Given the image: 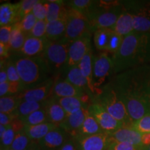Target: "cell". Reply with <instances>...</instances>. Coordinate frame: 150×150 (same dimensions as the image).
<instances>
[{"instance_id":"1","label":"cell","mask_w":150,"mask_h":150,"mask_svg":"<svg viewBox=\"0 0 150 150\" xmlns=\"http://www.w3.org/2000/svg\"><path fill=\"white\" fill-rule=\"evenodd\" d=\"M133 123L150 112V65L117 74L110 81Z\"/></svg>"},{"instance_id":"2","label":"cell","mask_w":150,"mask_h":150,"mask_svg":"<svg viewBox=\"0 0 150 150\" xmlns=\"http://www.w3.org/2000/svg\"><path fill=\"white\" fill-rule=\"evenodd\" d=\"M114 74L150 65V33L133 32L125 37L112 57Z\"/></svg>"},{"instance_id":"3","label":"cell","mask_w":150,"mask_h":150,"mask_svg":"<svg viewBox=\"0 0 150 150\" xmlns=\"http://www.w3.org/2000/svg\"><path fill=\"white\" fill-rule=\"evenodd\" d=\"M10 58L16 65L25 90L52 77L47 64L41 56L28 57L14 54Z\"/></svg>"},{"instance_id":"4","label":"cell","mask_w":150,"mask_h":150,"mask_svg":"<svg viewBox=\"0 0 150 150\" xmlns=\"http://www.w3.org/2000/svg\"><path fill=\"white\" fill-rule=\"evenodd\" d=\"M125 11L123 1H94L86 16L94 33L99 29H111Z\"/></svg>"},{"instance_id":"5","label":"cell","mask_w":150,"mask_h":150,"mask_svg":"<svg viewBox=\"0 0 150 150\" xmlns=\"http://www.w3.org/2000/svg\"><path fill=\"white\" fill-rule=\"evenodd\" d=\"M92 102L101 104L114 118L125 124V127H131L133 121L129 116L126 106L111 81L105 84L100 92L92 98Z\"/></svg>"},{"instance_id":"6","label":"cell","mask_w":150,"mask_h":150,"mask_svg":"<svg viewBox=\"0 0 150 150\" xmlns=\"http://www.w3.org/2000/svg\"><path fill=\"white\" fill-rule=\"evenodd\" d=\"M71 43L63 40L50 41L47 42L42 57L47 64L52 77L57 79L61 72H65L68 50Z\"/></svg>"},{"instance_id":"7","label":"cell","mask_w":150,"mask_h":150,"mask_svg":"<svg viewBox=\"0 0 150 150\" xmlns=\"http://www.w3.org/2000/svg\"><path fill=\"white\" fill-rule=\"evenodd\" d=\"M92 31L88 19L79 11L67 6V22L64 37L65 42L72 43L83 37H91Z\"/></svg>"},{"instance_id":"8","label":"cell","mask_w":150,"mask_h":150,"mask_svg":"<svg viewBox=\"0 0 150 150\" xmlns=\"http://www.w3.org/2000/svg\"><path fill=\"white\" fill-rule=\"evenodd\" d=\"M125 9L133 16L134 32L150 33V1H123Z\"/></svg>"},{"instance_id":"9","label":"cell","mask_w":150,"mask_h":150,"mask_svg":"<svg viewBox=\"0 0 150 150\" xmlns=\"http://www.w3.org/2000/svg\"><path fill=\"white\" fill-rule=\"evenodd\" d=\"M93 72L94 86L99 93L100 89L105 85L106 81L114 73L113 63L111 58L105 52L94 56Z\"/></svg>"},{"instance_id":"10","label":"cell","mask_w":150,"mask_h":150,"mask_svg":"<svg viewBox=\"0 0 150 150\" xmlns=\"http://www.w3.org/2000/svg\"><path fill=\"white\" fill-rule=\"evenodd\" d=\"M88 111L96 120L103 131L106 134H111L118 129L125 127V124L114 118L98 103L91 102L88 106Z\"/></svg>"},{"instance_id":"11","label":"cell","mask_w":150,"mask_h":150,"mask_svg":"<svg viewBox=\"0 0 150 150\" xmlns=\"http://www.w3.org/2000/svg\"><path fill=\"white\" fill-rule=\"evenodd\" d=\"M123 39L112 29H99L93 35L94 44L97 50L113 54L121 47Z\"/></svg>"},{"instance_id":"12","label":"cell","mask_w":150,"mask_h":150,"mask_svg":"<svg viewBox=\"0 0 150 150\" xmlns=\"http://www.w3.org/2000/svg\"><path fill=\"white\" fill-rule=\"evenodd\" d=\"M57 79L51 77L34 87L24 90L18 94L22 101L30 102H42L53 96V87Z\"/></svg>"},{"instance_id":"13","label":"cell","mask_w":150,"mask_h":150,"mask_svg":"<svg viewBox=\"0 0 150 150\" xmlns=\"http://www.w3.org/2000/svg\"><path fill=\"white\" fill-rule=\"evenodd\" d=\"M91 50V37H83L70 44L65 72L73 67L77 66L83 57Z\"/></svg>"},{"instance_id":"14","label":"cell","mask_w":150,"mask_h":150,"mask_svg":"<svg viewBox=\"0 0 150 150\" xmlns=\"http://www.w3.org/2000/svg\"><path fill=\"white\" fill-rule=\"evenodd\" d=\"M74 138L76 142L78 150H107L112 142L111 137L106 133L77 136Z\"/></svg>"},{"instance_id":"15","label":"cell","mask_w":150,"mask_h":150,"mask_svg":"<svg viewBox=\"0 0 150 150\" xmlns=\"http://www.w3.org/2000/svg\"><path fill=\"white\" fill-rule=\"evenodd\" d=\"M70 136L61 128H56L49 132L37 145L42 150H59Z\"/></svg>"},{"instance_id":"16","label":"cell","mask_w":150,"mask_h":150,"mask_svg":"<svg viewBox=\"0 0 150 150\" xmlns=\"http://www.w3.org/2000/svg\"><path fill=\"white\" fill-rule=\"evenodd\" d=\"M87 112L88 108H83L76 112L67 115L59 128L64 130L72 138H76L83 125Z\"/></svg>"},{"instance_id":"17","label":"cell","mask_w":150,"mask_h":150,"mask_svg":"<svg viewBox=\"0 0 150 150\" xmlns=\"http://www.w3.org/2000/svg\"><path fill=\"white\" fill-rule=\"evenodd\" d=\"M48 40L45 37L42 38H38L31 36H27L24 45L18 52L17 54L28 57L42 56L45 50L47 42Z\"/></svg>"},{"instance_id":"18","label":"cell","mask_w":150,"mask_h":150,"mask_svg":"<svg viewBox=\"0 0 150 150\" xmlns=\"http://www.w3.org/2000/svg\"><path fill=\"white\" fill-rule=\"evenodd\" d=\"M45 109L46 110L48 122L54 124L57 127H60L67 115L59 104L57 98L54 96L51 97L46 101Z\"/></svg>"},{"instance_id":"19","label":"cell","mask_w":150,"mask_h":150,"mask_svg":"<svg viewBox=\"0 0 150 150\" xmlns=\"http://www.w3.org/2000/svg\"><path fill=\"white\" fill-rule=\"evenodd\" d=\"M20 2L4 3L0 6V27L13 26L21 20L20 17Z\"/></svg>"},{"instance_id":"20","label":"cell","mask_w":150,"mask_h":150,"mask_svg":"<svg viewBox=\"0 0 150 150\" xmlns=\"http://www.w3.org/2000/svg\"><path fill=\"white\" fill-rule=\"evenodd\" d=\"M87 93L67 81L65 79H57L53 87V96L56 97H82Z\"/></svg>"},{"instance_id":"21","label":"cell","mask_w":150,"mask_h":150,"mask_svg":"<svg viewBox=\"0 0 150 150\" xmlns=\"http://www.w3.org/2000/svg\"><path fill=\"white\" fill-rule=\"evenodd\" d=\"M112 140L117 142H127L137 147H142V134L131 127H124L111 134Z\"/></svg>"},{"instance_id":"22","label":"cell","mask_w":150,"mask_h":150,"mask_svg":"<svg viewBox=\"0 0 150 150\" xmlns=\"http://www.w3.org/2000/svg\"><path fill=\"white\" fill-rule=\"evenodd\" d=\"M93 59L94 56L93 52L91 50L88 53L84 56L82 61L78 65L82 74L87 81L88 86V89L92 98L99 93V92L95 89L93 84Z\"/></svg>"},{"instance_id":"23","label":"cell","mask_w":150,"mask_h":150,"mask_svg":"<svg viewBox=\"0 0 150 150\" xmlns=\"http://www.w3.org/2000/svg\"><path fill=\"white\" fill-rule=\"evenodd\" d=\"M67 16L59 20L47 22L45 38L50 41H57L64 37L66 31Z\"/></svg>"},{"instance_id":"24","label":"cell","mask_w":150,"mask_h":150,"mask_svg":"<svg viewBox=\"0 0 150 150\" xmlns=\"http://www.w3.org/2000/svg\"><path fill=\"white\" fill-rule=\"evenodd\" d=\"M59 128L51 122H45L34 126H25L23 130L31 142L38 144L49 132Z\"/></svg>"},{"instance_id":"25","label":"cell","mask_w":150,"mask_h":150,"mask_svg":"<svg viewBox=\"0 0 150 150\" xmlns=\"http://www.w3.org/2000/svg\"><path fill=\"white\" fill-rule=\"evenodd\" d=\"M111 29L123 38L134 32L132 14L125 9Z\"/></svg>"},{"instance_id":"26","label":"cell","mask_w":150,"mask_h":150,"mask_svg":"<svg viewBox=\"0 0 150 150\" xmlns=\"http://www.w3.org/2000/svg\"><path fill=\"white\" fill-rule=\"evenodd\" d=\"M47 13L45 20L47 23L67 16V6L65 1L59 0L47 1Z\"/></svg>"},{"instance_id":"27","label":"cell","mask_w":150,"mask_h":150,"mask_svg":"<svg viewBox=\"0 0 150 150\" xmlns=\"http://www.w3.org/2000/svg\"><path fill=\"white\" fill-rule=\"evenodd\" d=\"M65 80L67 81L70 82V83L73 84L74 86L78 87L79 88L81 89L82 91L86 92V93H88L91 96L88 89V86L87 81L82 74L79 67V65L73 67L70 70H68L66 73Z\"/></svg>"},{"instance_id":"28","label":"cell","mask_w":150,"mask_h":150,"mask_svg":"<svg viewBox=\"0 0 150 150\" xmlns=\"http://www.w3.org/2000/svg\"><path fill=\"white\" fill-rule=\"evenodd\" d=\"M101 133L104 132L101 128V127L99 126L96 120L88 111L83 125L79 131L77 136H91V135L101 134Z\"/></svg>"},{"instance_id":"29","label":"cell","mask_w":150,"mask_h":150,"mask_svg":"<svg viewBox=\"0 0 150 150\" xmlns=\"http://www.w3.org/2000/svg\"><path fill=\"white\" fill-rule=\"evenodd\" d=\"M59 104L63 107L67 115L76 112L83 108H88V105L86 104L79 97H56Z\"/></svg>"},{"instance_id":"30","label":"cell","mask_w":150,"mask_h":150,"mask_svg":"<svg viewBox=\"0 0 150 150\" xmlns=\"http://www.w3.org/2000/svg\"><path fill=\"white\" fill-rule=\"evenodd\" d=\"M22 102V99L17 95L1 97L0 98V112H14Z\"/></svg>"},{"instance_id":"31","label":"cell","mask_w":150,"mask_h":150,"mask_svg":"<svg viewBox=\"0 0 150 150\" xmlns=\"http://www.w3.org/2000/svg\"><path fill=\"white\" fill-rule=\"evenodd\" d=\"M27 35L16 24L13 26L12 33H11V40L9 42V47L11 51L18 52L22 47L25 42Z\"/></svg>"},{"instance_id":"32","label":"cell","mask_w":150,"mask_h":150,"mask_svg":"<svg viewBox=\"0 0 150 150\" xmlns=\"http://www.w3.org/2000/svg\"><path fill=\"white\" fill-rule=\"evenodd\" d=\"M46 101L42 102H30L22 101L15 112L19 117L29 115L32 112L44 108L45 106Z\"/></svg>"},{"instance_id":"33","label":"cell","mask_w":150,"mask_h":150,"mask_svg":"<svg viewBox=\"0 0 150 150\" xmlns=\"http://www.w3.org/2000/svg\"><path fill=\"white\" fill-rule=\"evenodd\" d=\"M25 126H34L45 122H48L45 107L32 112L29 115L20 117Z\"/></svg>"},{"instance_id":"34","label":"cell","mask_w":150,"mask_h":150,"mask_svg":"<svg viewBox=\"0 0 150 150\" xmlns=\"http://www.w3.org/2000/svg\"><path fill=\"white\" fill-rule=\"evenodd\" d=\"M94 1L91 0H72L65 1V4L68 7L79 11L86 16L91 10Z\"/></svg>"},{"instance_id":"35","label":"cell","mask_w":150,"mask_h":150,"mask_svg":"<svg viewBox=\"0 0 150 150\" xmlns=\"http://www.w3.org/2000/svg\"><path fill=\"white\" fill-rule=\"evenodd\" d=\"M32 142L24 131L22 130L16 134L11 148L13 150H24L27 149Z\"/></svg>"},{"instance_id":"36","label":"cell","mask_w":150,"mask_h":150,"mask_svg":"<svg viewBox=\"0 0 150 150\" xmlns=\"http://www.w3.org/2000/svg\"><path fill=\"white\" fill-rule=\"evenodd\" d=\"M37 21V18L33 14V13H30L24 18H22L18 23H17V24L21 29L22 31L25 33L26 35L28 36L35 26V24H36Z\"/></svg>"},{"instance_id":"37","label":"cell","mask_w":150,"mask_h":150,"mask_svg":"<svg viewBox=\"0 0 150 150\" xmlns=\"http://www.w3.org/2000/svg\"><path fill=\"white\" fill-rule=\"evenodd\" d=\"M131 127L141 134L150 133V112L134 122Z\"/></svg>"},{"instance_id":"38","label":"cell","mask_w":150,"mask_h":150,"mask_svg":"<svg viewBox=\"0 0 150 150\" xmlns=\"http://www.w3.org/2000/svg\"><path fill=\"white\" fill-rule=\"evenodd\" d=\"M47 31V22L45 20H38L36 24L28 36H31L38 38H45Z\"/></svg>"},{"instance_id":"39","label":"cell","mask_w":150,"mask_h":150,"mask_svg":"<svg viewBox=\"0 0 150 150\" xmlns=\"http://www.w3.org/2000/svg\"><path fill=\"white\" fill-rule=\"evenodd\" d=\"M6 71L9 82H21L16 65L11 58L6 60Z\"/></svg>"},{"instance_id":"40","label":"cell","mask_w":150,"mask_h":150,"mask_svg":"<svg viewBox=\"0 0 150 150\" xmlns=\"http://www.w3.org/2000/svg\"><path fill=\"white\" fill-rule=\"evenodd\" d=\"M32 13L38 20H45L47 13V1H39L33 8Z\"/></svg>"},{"instance_id":"41","label":"cell","mask_w":150,"mask_h":150,"mask_svg":"<svg viewBox=\"0 0 150 150\" xmlns=\"http://www.w3.org/2000/svg\"><path fill=\"white\" fill-rule=\"evenodd\" d=\"M39 0H23L20 1V19L24 18L30 13H32L33 9Z\"/></svg>"},{"instance_id":"42","label":"cell","mask_w":150,"mask_h":150,"mask_svg":"<svg viewBox=\"0 0 150 150\" xmlns=\"http://www.w3.org/2000/svg\"><path fill=\"white\" fill-rule=\"evenodd\" d=\"M16 132L13 131L10 125H8V128L6 133L4 135L3 137L1 139V149H6V148L11 147L12 145L13 140L16 137Z\"/></svg>"},{"instance_id":"43","label":"cell","mask_w":150,"mask_h":150,"mask_svg":"<svg viewBox=\"0 0 150 150\" xmlns=\"http://www.w3.org/2000/svg\"><path fill=\"white\" fill-rule=\"evenodd\" d=\"M142 147H137L127 142H117L112 140L107 150H142Z\"/></svg>"},{"instance_id":"44","label":"cell","mask_w":150,"mask_h":150,"mask_svg":"<svg viewBox=\"0 0 150 150\" xmlns=\"http://www.w3.org/2000/svg\"><path fill=\"white\" fill-rule=\"evenodd\" d=\"M13 26H4L0 27V42L9 45Z\"/></svg>"},{"instance_id":"45","label":"cell","mask_w":150,"mask_h":150,"mask_svg":"<svg viewBox=\"0 0 150 150\" xmlns=\"http://www.w3.org/2000/svg\"><path fill=\"white\" fill-rule=\"evenodd\" d=\"M19 117L16 115V112L12 113H4V112H0V125H9L15 119Z\"/></svg>"},{"instance_id":"46","label":"cell","mask_w":150,"mask_h":150,"mask_svg":"<svg viewBox=\"0 0 150 150\" xmlns=\"http://www.w3.org/2000/svg\"><path fill=\"white\" fill-rule=\"evenodd\" d=\"M59 150H78L76 140L74 138L70 137Z\"/></svg>"},{"instance_id":"47","label":"cell","mask_w":150,"mask_h":150,"mask_svg":"<svg viewBox=\"0 0 150 150\" xmlns=\"http://www.w3.org/2000/svg\"><path fill=\"white\" fill-rule=\"evenodd\" d=\"M9 125H10L11 128L13 129V131L16 132V134L19 133L20 131L23 130L24 127H25V125H24L23 122L22 121V120L20 119V117H18L16 118V119H15Z\"/></svg>"},{"instance_id":"48","label":"cell","mask_w":150,"mask_h":150,"mask_svg":"<svg viewBox=\"0 0 150 150\" xmlns=\"http://www.w3.org/2000/svg\"><path fill=\"white\" fill-rule=\"evenodd\" d=\"M10 50L11 49L9 45L0 42V56H1V60L8 59L11 57Z\"/></svg>"},{"instance_id":"49","label":"cell","mask_w":150,"mask_h":150,"mask_svg":"<svg viewBox=\"0 0 150 150\" xmlns=\"http://www.w3.org/2000/svg\"><path fill=\"white\" fill-rule=\"evenodd\" d=\"M10 90V82L6 81L0 83V97L8 96Z\"/></svg>"},{"instance_id":"50","label":"cell","mask_w":150,"mask_h":150,"mask_svg":"<svg viewBox=\"0 0 150 150\" xmlns=\"http://www.w3.org/2000/svg\"><path fill=\"white\" fill-rule=\"evenodd\" d=\"M142 144L144 147H147L150 145V133L142 134Z\"/></svg>"},{"instance_id":"51","label":"cell","mask_w":150,"mask_h":150,"mask_svg":"<svg viewBox=\"0 0 150 150\" xmlns=\"http://www.w3.org/2000/svg\"><path fill=\"white\" fill-rule=\"evenodd\" d=\"M8 128V125H0V138H1L3 137L4 135L6 133V131H7V129Z\"/></svg>"},{"instance_id":"52","label":"cell","mask_w":150,"mask_h":150,"mask_svg":"<svg viewBox=\"0 0 150 150\" xmlns=\"http://www.w3.org/2000/svg\"><path fill=\"white\" fill-rule=\"evenodd\" d=\"M35 145H36V144L34 143V142H32V143H31V145H30L29 147L27 148V149H24V150H33V148H34Z\"/></svg>"},{"instance_id":"53","label":"cell","mask_w":150,"mask_h":150,"mask_svg":"<svg viewBox=\"0 0 150 150\" xmlns=\"http://www.w3.org/2000/svg\"><path fill=\"white\" fill-rule=\"evenodd\" d=\"M33 150H42V149H40V148L38 147V145H37V144H36V145H35V147H34V148H33Z\"/></svg>"},{"instance_id":"54","label":"cell","mask_w":150,"mask_h":150,"mask_svg":"<svg viewBox=\"0 0 150 150\" xmlns=\"http://www.w3.org/2000/svg\"><path fill=\"white\" fill-rule=\"evenodd\" d=\"M142 150H150V145L149 146H147V147H144L143 146Z\"/></svg>"},{"instance_id":"55","label":"cell","mask_w":150,"mask_h":150,"mask_svg":"<svg viewBox=\"0 0 150 150\" xmlns=\"http://www.w3.org/2000/svg\"><path fill=\"white\" fill-rule=\"evenodd\" d=\"M1 150H13L12 149V148L11 147H8V148H6V149H1Z\"/></svg>"}]
</instances>
